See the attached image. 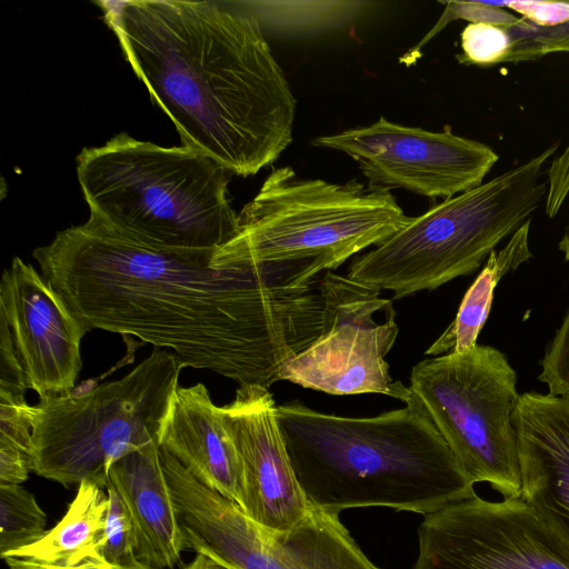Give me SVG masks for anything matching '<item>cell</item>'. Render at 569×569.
I'll use <instances>...</instances> for the list:
<instances>
[{"label":"cell","mask_w":569,"mask_h":569,"mask_svg":"<svg viewBox=\"0 0 569 569\" xmlns=\"http://www.w3.org/2000/svg\"><path fill=\"white\" fill-rule=\"evenodd\" d=\"M217 251L153 247L89 217L32 257L88 331L134 336L184 368L268 389L322 331L320 264L226 263Z\"/></svg>","instance_id":"cell-1"},{"label":"cell","mask_w":569,"mask_h":569,"mask_svg":"<svg viewBox=\"0 0 569 569\" xmlns=\"http://www.w3.org/2000/svg\"><path fill=\"white\" fill-rule=\"evenodd\" d=\"M98 4L183 147L248 177L290 144L297 101L256 14L209 0Z\"/></svg>","instance_id":"cell-2"},{"label":"cell","mask_w":569,"mask_h":569,"mask_svg":"<svg viewBox=\"0 0 569 569\" xmlns=\"http://www.w3.org/2000/svg\"><path fill=\"white\" fill-rule=\"evenodd\" d=\"M276 418L310 506L387 507L422 516L472 497L475 483L427 415L412 402L369 418L277 405Z\"/></svg>","instance_id":"cell-3"},{"label":"cell","mask_w":569,"mask_h":569,"mask_svg":"<svg viewBox=\"0 0 569 569\" xmlns=\"http://www.w3.org/2000/svg\"><path fill=\"white\" fill-rule=\"evenodd\" d=\"M76 162L90 217L118 233L170 250H218L239 231L230 172L199 151L120 132Z\"/></svg>","instance_id":"cell-4"},{"label":"cell","mask_w":569,"mask_h":569,"mask_svg":"<svg viewBox=\"0 0 569 569\" xmlns=\"http://www.w3.org/2000/svg\"><path fill=\"white\" fill-rule=\"evenodd\" d=\"M555 143L480 186L442 200L351 263L348 278L390 290L395 299L473 273L547 197L541 181Z\"/></svg>","instance_id":"cell-5"},{"label":"cell","mask_w":569,"mask_h":569,"mask_svg":"<svg viewBox=\"0 0 569 569\" xmlns=\"http://www.w3.org/2000/svg\"><path fill=\"white\" fill-rule=\"evenodd\" d=\"M410 218L390 191L357 179H305L291 167H279L242 208L238 233L216 257L240 264L317 260L331 271Z\"/></svg>","instance_id":"cell-6"},{"label":"cell","mask_w":569,"mask_h":569,"mask_svg":"<svg viewBox=\"0 0 569 569\" xmlns=\"http://www.w3.org/2000/svg\"><path fill=\"white\" fill-rule=\"evenodd\" d=\"M183 368L173 352L154 348L118 380L40 399L32 407V471L64 487L106 489L118 460L159 443Z\"/></svg>","instance_id":"cell-7"},{"label":"cell","mask_w":569,"mask_h":569,"mask_svg":"<svg viewBox=\"0 0 569 569\" xmlns=\"http://www.w3.org/2000/svg\"><path fill=\"white\" fill-rule=\"evenodd\" d=\"M517 373L491 346L418 362L402 402L420 408L438 429L466 476L502 499L520 498L521 477L512 413Z\"/></svg>","instance_id":"cell-8"},{"label":"cell","mask_w":569,"mask_h":569,"mask_svg":"<svg viewBox=\"0 0 569 569\" xmlns=\"http://www.w3.org/2000/svg\"><path fill=\"white\" fill-rule=\"evenodd\" d=\"M161 461L184 549L230 569H381L337 513L310 506L290 529H268L162 450Z\"/></svg>","instance_id":"cell-9"},{"label":"cell","mask_w":569,"mask_h":569,"mask_svg":"<svg viewBox=\"0 0 569 569\" xmlns=\"http://www.w3.org/2000/svg\"><path fill=\"white\" fill-rule=\"evenodd\" d=\"M319 291L322 331L282 367L279 381L335 396L381 393L402 401L408 387L392 381L385 360L399 331L391 300L332 271L319 280Z\"/></svg>","instance_id":"cell-10"},{"label":"cell","mask_w":569,"mask_h":569,"mask_svg":"<svg viewBox=\"0 0 569 569\" xmlns=\"http://www.w3.org/2000/svg\"><path fill=\"white\" fill-rule=\"evenodd\" d=\"M412 569H569V547L521 498L472 497L423 516Z\"/></svg>","instance_id":"cell-11"},{"label":"cell","mask_w":569,"mask_h":569,"mask_svg":"<svg viewBox=\"0 0 569 569\" xmlns=\"http://www.w3.org/2000/svg\"><path fill=\"white\" fill-rule=\"evenodd\" d=\"M310 143L351 157L375 189H403L443 200L480 186L499 159L491 147L455 134L448 126L435 132L383 117Z\"/></svg>","instance_id":"cell-12"},{"label":"cell","mask_w":569,"mask_h":569,"mask_svg":"<svg viewBox=\"0 0 569 569\" xmlns=\"http://www.w3.org/2000/svg\"><path fill=\"white\" fill-rule=\"evenodd\" d=\"M0 320L9 329L28 389L39 399L73 391L88 330L43 274L20 257L1 277Z\"/></svg>","instance_id":"cell-13"},{"label":"cell","mask_w":569,"mask_h":569,"mask_svg":"<svg viewBox=\"0 0 569 569\" xmlns=\"http://www.w3.org/2000/svg\"><path fill=\"white\" fill-rule=\"evenodd\" d=\"M276 408L269 389L243 386L220 413L242 466L241 509L264 528L287 530L308 513L310 505L295 475Z\"/></svg>","instance_id":"cell-14"},{"label":"cell","mask_w":569,"mask_h":569,"mask_svg":"<svg viewBox=\"0 0 569 569\" xmlns=\"http://www.w3.org/2000/svg\"><path fill=\"white\" fill-rule=\"evenodd\" d=\"M512 422L520 498L569 547V398L519 395Z\"/></svg>","instance_id":"cell-15"},{"label":"cell","mask_w":569,"mask_h":569,"mask_svg":"<svg viewBox=\"0 0 569 569\" xmlns=\"http://www.w3.org/2000/svg\"><path fill=\"white\" fill-rule=\"evenodd\" d=\"M159 447L202 483L242 507L241 461L220 407L213 403L203 383L177 388Z\"/></svg>","instance_id":"cell-16"},{"label":"cell","mask_w":569,"mask_h":569,"mask_svg":"<svg viewBox=\"0 0 569 569\" xmlns=\"http://www.w3.org/2000/svg\"><path fill=\"white\" fill-rule=\"evenodd\" d=\"M124 501L137 532V557L154 569L181 563L184 550L158 442L118 460L108 485Z\"/></svg>","instance_id":"cell-17"},{"label":"cell","mask_w":569,"mask_h":569,"mask_svg":"<svg viewBox=\"0 0 569 569\" xmlns=\"http://www.w3.org/2000/svg\"><path fill=\"white\" fill-rule=\"evenodd\" d=\"M109 498L104 489L81 482L62 519L38 541L2 557L10 569H74L101 557Z\"/></svg>","instance_id":"cell-18"},{"label":"cell","mask_w":569,"mask_h":569,"mask_svg":"<svg viewBox=\"0 0 569 569\" xmlns=\"http://www.w3.org/2000/svg\"><path fill=\"white\" fill-rule=\"evenodd\" d=\"M530 220L526 221L499 251H492L488 260L465 293L455 320L427 349L426 355L447 351L466 352L477 345L478 336L486 323L500 279L528 261Z\"/></svg>","instance_id":"cell-19"},{"label":"cell","mask_w":569,"mask_h":569,"mask_svg":"<svg viewBox=\"0 0 569 569\" xmlns=\"http://www.w3.org/2000/svg\"><path fill=\"white\" fill-rule=\"evenodd\" d=\"M47 517L21 486H0V555L29 546L44 536Z\"/></svg>","instance_id":"cell-20"},{"label":"cell","mask_w":569,"mask_h":569,"mask_svg":"<svg viewBox=\"0 0 569 569\" xmlns=\"http://www.w3.org/2000/svg\"><path fill=\"white\" fill-rule=\"evenodd\" d=\"M510 50L506 62L537 60L555 52H569V21L536 26L523 18L506 27Z\"/></svg>","instance_id":"cell-21"},{"label":"cell","mask_w":569,"mask_h":569,"mask_svg":"<svg viewBox=\"0 0 569 569\" xmlns=\"http://www.w3.org/2000/svg\"><path fill=\"white\" fill-rule=\"evenodd\" d=\"M109 498L101 557L113 567H131L139 563L137 532L132 517L119 493L107 486Z\"/></svg>","instance_id":"cell-22"},{"label":"cell","mask_w":569,"mask_h":569,"mask_svg":"<svg viewBox=\"0 0 569 569\" xmlns=\"http://www.w3.org/2000/svg\"><path fill=\"white\" fill-rule=\"evenodd\" d=\"M446 8L432 29L400 59L402 63L415 61L421 49L437 36L448 23L467 20L469 23H489L508 27L517 21L516 16L489 1H448Z\"/></svg>","instance_id":"cell-23"},{"label":"cell","mask_w":569,"mask_h":569,"mask_svg":"<svg viewBox=\"0 0 569 569\" xmlns=\"http://www.w3.org/2000/svg\"><path fill=\"white\" fill-rule=\"evenodd\" d=\"M460 63L493 66L506 62L510 38L506 27L489 23H468L461 32Z\"/></svg>","instance_id":"cell-24"},{"label":"cell","mask_w":569,"mask_h":569,"mask_svg":"<svg viewBox=\"0 0 569 569\" xmlns=\"http://www.w3.org/2000/svg\"><path fill=\"white\" fill-rule=\"evenodd\" d=\"M32 407L26 393L0 391V450L31 457Z\"/></svg>","instance_id":"cell-25"},{"label":"cell","mask_w":569,"mask_h":569,"mask_svg":"<svg viewBox=\"0 0 569 569\" xmlns=\"http://www.w3.org/2000/svg\"><path fill=\"white\" fill-rule=\"evenodd\" d=\"M540 363L538 379L547 385L549 393L569 398V310Z\"/></svg>","instance_id":"cell-26"},{"label":"cell","mask_w":569,"mask_h":569,"mask_svg":"<svg viewBox=\"0 0 569 569\" xmlns=\"http://www.w3.org/2000/svg\"><path fill=\"white\" fill-rule=\"evenodd\" d=\"M495 6L511 9L536 26H552L569 21V2L560 1H497Z\"/></svg>","instance_id":"cell-27"},{"label":"cell","mask_w":569,"mask_h":569,"mask_svg":"<svg viewBox=\"0 0 569 569\" xmlns=\"http://www.w3.org/2000/svg\"><path fill=\"white\" fill-rule=\"evenodd\" d=\"M183 569H230L211 558L197 553L196 558L188 563Z\"/></svg>","instance_id":"cell-28"},{"label":"cell","mask_w":569,"mask_h":569,"mask_svg":"<svg viewBox=\"0 0 569 569\" xmlns=\"http://www.w3.org/2000/svg\"><path fill=\"white\" fill-rule=\"evenodd\" d=\"M74 569H154L151 567H148L143 563H139L131 567H113L108 563H98V562H88L82 566H79Z\"/></svg>","instance_id":"cell-29"},{"label":"cell","mask_w":569,"mask_h":569,"mask_svg":"<svg viewBox=\"0 0 569 569\" xmlns=\"http://www.w3.org/2000/svg\"><path fill=\"white\" fill-rule=\"evenodd\" d=\"M559 250L563 253L565 260L569 263V224L559 241Z\"/></svg>","instance_id":"cell-30"},{"label":"cell","mask_w":569,"mask_h":569,"mask_svg":"<svg viewBox=\"0 0 569 569\" xmlns=\"http://www.w3.org/2000/svg\"><path fill=\"white\" fill-rule=\"evenodd\" d=\"M562 162L569 171V147L561 154Z\"/></svg>","instance_id":"cell-31"}]
</instances>
